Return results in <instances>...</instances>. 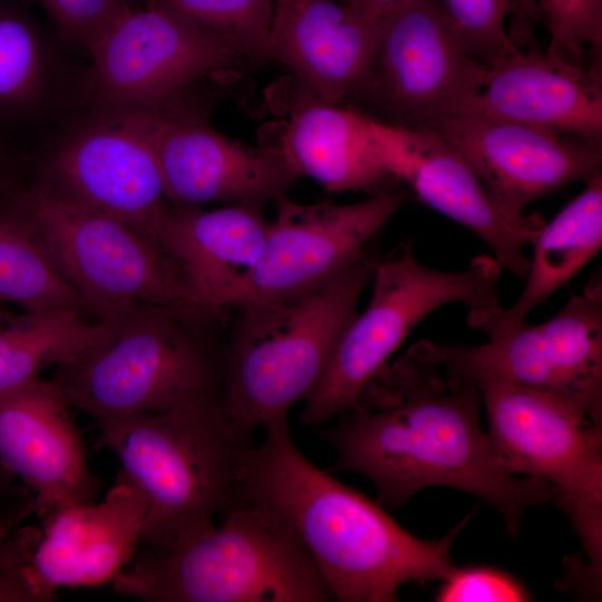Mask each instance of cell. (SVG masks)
<instances>
[{"label": "cell", "instance_id": "6da1fadb", "mask_svg": "<svg viewBox=\"0 0 602 602\" xmlns=\"http://www.w3.org/2000/svg\"><path fill=\"white\" fill-rule=\"evenodd\" d=\"M480 404L477 382L453 379L408 349L318 436L336 450L332 469L370 479L383 507L397 509L427 487H452L495 508L517 535L525 512L552 499L553 489L501 464L480 427Z\"/></svg>", "mask_w": 602, "mask_h": 602}, {"label": "cell", "instance_id": "7a4b0ae2", "mask_svg": "<svg viewBox=\"0 0 602 602\" xmlns=\"http://www.w3.org/2000/svg\"><path fill=\"white\" fill-rule=\"evenodd\" d=\"M263 427L262 443L242 450L236 492L300 538L334 600L397 601L402 584L446 581L457 569L449 552L469 516L443 538L420 540L378 502L305 458L291 437L288 416Z\"/></svg>", "mask_w": 602, "mask_h": 602}, {"label": "cell", "instance_id": "3957f363", "mask_svg": "<svg viewBox=\"0 0 602 602\" xmlns=\"http://www.w3.org/2000/svg\"><path fill=\"white\" fill-rule=\"evenodd\" d=\"M100 445L119 458L146 512L139 545L167 554L213 531L232 503L243 448L251 443L224 401L138 414L98 426Z\"/></svg>", "mask_w": 602, "mask_h": 602}, {"label": "cell", "instance_id": "277c9868", "mask_svg": "<svg viewBox=\"0 0 602 602\" xmlns=\"http://www.w3.org/2000/svg\"><path fill=\"white\" fill-rule=\"evenodd\" d=\"M101 319L103 334L52 377L69 405L98 426L223 400V355L195 328L198 321L146 302Z\"/></svg>", "mask_w": 602, "mask_h": 602}, {"label": "cell", "instance_id": "5b68a950", "mask_svg": "<svg viewBox=\"0 0 602 602\" xmlns=\"http://www.w3.org/2000/svg\"><path fill=\"white\" fill-rule=\"evenodd\" d=\"M207 534L167 553L138 545L113 579L146 602H323L334 596L300 538L237 492Z\"/></svg>", "mask_w": 602, "mask_h": 602}, {"label": "cell", "instance_id": "8992f818", "mask_svg": "<svg viewBox=\"0 0 602 602\" xmlns=\"http://www.w3.org/2000/svg\"><path fill=\"white\" fill-rule=\"evenodd\" d=\"M377 260L363 254L321 289L284 302L236 308L240 317L223 353V401L247 439L269 420L288 416L320 381Z\"/></svg>", "mask_w": 602, "mask_h": 602}, {"label": "cell", "instance_id": "52a82bcc", "mask_svg": "<svg viewBox=\"0 0 602 602\" xmlns=\"http://www.w3.org/2000/svg\"><path fill=\"white\" fill-rule=\"evenodd\" d=\"M501 270L489 255L474 258L460 271L431 269L417 260L411 239L377 260L370 301L341 334L320 381L305 398L301 421L318 426L356 408L373 376L412 329L439 307L463 304L468 324L480 329L501 307Z\"/></svg>", "mask_w": 602, "mask_h": 602}, {"label": "cell", "instance_id": "ba28073f", "mask_svg": "<svg viewBox=\"0 0 602 602\" xmlns=\"http://www.w3.org/2000/svg\"><path fill=\"white\" fill-rule=\"evenodd\" d=\"M0 194L96 319L134 302L161 305L198 322L211 319L171 259L127 223L35 183L19 188L10 183Z\"/></svg>", "mask_w": 602, "mask_h": 602}, {"label": "cell", "instance_id": "9c48e42d", "mask_svg": "<svg viewBox=\"0 0 602 602\" xmlns=\"http://www.w3.org/2000/svg\"><path fill=\"white\" fill-rule=\"evenodd\" d=\"M478 386L498 460L512 474L551 485L552 499L570 517L589 560L575 584L596 595L602 570L601 424L518 385L487 379Z\"/></svg>", "mask_w": 602, "mask_h": 602}, {"label": "cell", "instance_id": "30bf717a", "mask_svg": "<svg viewBox=\"0 0 602 602\" xmlns=\"http://www.w3.org/2000/svg\"><path fill=\"white\" fill-rule=\"evenodd\" d=\"M409 350L450 378L504 380L557 398L602 423V289L573 295L536 326L478 346L423 340Z\"/></svg>", "mask_w": 602, "mask_h": 602}, {"label": "cell", "instance_id": "8fae6325", "mask_svg": "<svg viewBox=\"0 0 602 602\" xmlns=\"http://www.w3.org/2000/svg\"><path fill=\"white\" fill-rule=\"evenodd\" d=\"M87 103L100 113L169 111L191 85L245 52L162 10L129 8L88 52Z\"/></svg>", "mask_w": 602, "mask_h": 602}, {"label": "cell", "instance_id": "7c38bea8", "mask_svg": "<svg viewBox=\"0 0 602 602\" xmlns=\"http://www.w3.org/2000/svg\"><path fill=\"white\" fill-rule=\"evenodd\" d=\"M486 66L465 50L438 0H412L380 21L369 86L400 126L438 132L476 101Z\"/></svg>", "mask_w": 602, "mask_h": 602}, {"label": "cell", "instance_id": "4fadbf2b", "mask_svg": "<svg viewBox=\"0 0 602 602\" xmlns=\"http://www.w3.org/2000/svg\"><path fill=\"white\" fill-rule=\"evenodd\" d=\"M408 200L409 193L392 188L355 204H303L278 196L275 219L233 309L295 300L327 285L365 254L367 243Z\"/></svg>", "mask_w": 602, "mask_h": 602}, {"label": "cell", "instance_id": "5bb4252c", "mask_svg": "<svg viewBox=\"0 0 602 602\" xmlns=\"http://www.w3.org/2000/svg\"><path fill=\"white\" fill-rule=\"evenodd\" d=\"M35 184L114 216L155 243L166 205L163 177L146 140L114 115L89 110L72 117Z\"/></svg>", "mask_w": 602, "mask_h": 602}, {"label": "cell", "instance_id": "9a60e30c", "mask_svg": "<svg viewBox=\"0 0 602 602\" xmlns=\"http://www.w3.org/2000/svg\"><path fill=\"white\" fill-rule=\"evenodd\" d=\"M106 114L146 140L157 161L166 198L177 205L264 203L285 194L300 177L280 147L245 146L182 113Z\"/></svg>", "mask_w": 602, "mask_h": 602}, {"label": "cell", "instance_id": "2e32d148", "mask_svg": "<svg viewBox=\"0 0 602 602\" xmlns=\"http://www.w3.org/2000/svg\"><path fill=\"white\" fill-rule=\"evenodd\" d=\"M437 133L511 220L523 219L532 201L601 173V145L491 116L475 103Z\"/></svg>", "mask_w": 602, "mask_h": 602}, {"label": "cell", "instance_id": "e0dca14e", "mask_svg": "<svg viewBox=\"0 0 602 602\" xmlns=\"http://www.w3.org/2000/svg\"><path fill=\"white\" fill-rule=\"evenodd\" d=\"M382 162L395 178L408 183L424 203L479 236L502 269L525 279L531 244L545 224L538 214L521 220L505 216L479 179L438 133L372 119Z\"/></svg>", "mask_w": 602, "mask_h": 602}, {"label": "cell", "instance_id": "ac0fdd59", "mask_svg": "<svg viewBox=\"0 0 602 602\" xmlns=\"http://www.w3.org/2000/svg\"><path fill=\"white\" fill-rule=\"evenodd\" d=\"M71 408L54 379L0 395V460L31 492L40 517L94 503L101 489Z\"/></svg>", "mask_w": 602, "mask_h": 602}, {"label": "cell", "instance_id": "d6986e66", "mask_svg": "<svg viewBox=\"0 0 602 602\" xmlns=\"http://www.w3.org/2000/svg\"><path fill=\"white\" fill-rule=\"evenodd\" d=\"M146 506L123 473L101 502L69 505L43 516L29 569L37 590L50 602L61 586H93L113 579L138 545Z\"/></svg>", "mask_w": 602, "mask_h": 602}, {"label": "cell", "instance_id": "ffe728a7", "mask_svg": "<svg viewBox=\"0 0 602 602\" xmlns=\"http://www.w3.org/2000/svg\"><path fill=\"white\" fill-rule=\"evenodd\" d=\"M269 225L261 202L211 211L165 205L155 243L178 270L196 305L211 319H220L233 309Z\"/></svg>", "mask_w": 602, "mask_h": 602}, {"label": "cell", "instance_id": "44dd1931", "mask_svg": "<svg viewBox=\"0 0 602 602\" xmlns=\"http://www.w3.org/2000/svg\"><path fill=\"white\" fill-rule=\"evenodd\" d=\"M379 30V21L344 2L273 0L270 58L313 96L337 104L367 86Z\"/></svg>", "mask_w": 602, "mask_h": 602}, {"label": "cell", "instance_id": "7402d4cb", "mask_svg": "<svg viewBox=\"0 0 602 602\" xmlns=\"http://www.w3.org/2000/svg\"><path fill=\"white\" fill-rule=\"evenodd\" d=\"M601 85L596 67L518 49L486 67L475 106L494 117L601 145Z\"/></svg>", "mask_w": 602, "mask_h": 602}, {"label": "cell", "instance_id": "603a6c76", "mask_svg": "<svg viewBox=\"0 0 602 602\" xmlns=\"http://www.w3.org/2000/svg\"><path fill=\"white\" fill-rule=\"evenodd\" d=\"M87 101L79 75L23 0H0V137Z\"/></svg>", "mask_w": 602, "mask_h": 602}, {"label": "cell", "instance_id": "cb8c5ba5", "mask_svg": "<svg viewBox=\"0 0 602 602\" xmlns=\"http://www.w3.org/2000/svg\"><path fill=\"white\" fill-rule=\"evenodd\" d=\"M280 148L299 176L334 192L391 188L372 119L313 96L298 84Z\"/></svg>", "mask_w": 602, "mask_h": 602}, {"label": "cell", "instance_id": "d4e9b609", "mask_svg": "<svg viewBox=\"0 0 602 602\" xmlns=\"http://www.w3.org/2000/svg\"><path fill=\"white\" fill-rule=\"evenodd\" d=\"M533 242L526 284L514 304L499 307L483 324L489 340L507 337L526 323L530 312L566 285L601 250L602 175L589 179Z\"/></svg>", "mask_w": 602, "mask_h": 602}, {"label": "cell", "instance_id": "484cf974", "mask_svg": "<svg viewBox=\"0 0 602 602\" xmlns=\"http://www.w3.org/2000/svg\"><path fill=\"white\" fill-rule=\"evenodd\" d=\"M85 311L60 309L23 312L0 320V395L32 379L50 366L72 359L105 331V319L89 321Z\"/></svg>", "mask_w": 602, "mask_h": 602}, {"label": "cell", "instance_id": "4316f807", "mask_svg": "<svg viewBox=\"0 0 602 602\" xmlns=\"http://www.w3.org/2000/svg\"><path fill=\"white\" fill-rule=\"evenodd\" d=\"M23 312L79 309L84 303L0 197V302Z\"/></svg>", "mask_w": 602, "mask_h": 602}, {"label": "cell", "instance_id": "83f0119b", "mask_svg": "<svg viewBox=\"0 0 602 602\" xmlns=\"http://www.w3.org/2000/svg\"><path fill=\"white\" fill-rule=\"evenodd\" d=\"M147 6L226 38L250 59H271L273 0H148Z\"/></svg>", "mask_w": 602, "mask_h": 602}, {"label": "cell", "instance_id": "f1b7e54d", "mask_svg": "<svg viewBox=\"0 0 602 602\" xmlns=\"http://www.w3.org/2000/svg\"><path fill=\"white\" fill-rule=\"evenodd\" d=\"M514 0H443L460 42L468 55L489 67L518 48L505 30V17Z\"/></svg>", "mask_w": 602, "mask_h": 602}, {"label": "cell", "instance_id": "f546056e", "mask_svg": "<svg viewBox=\"0 0 602 602\" xmlns=\"http://www.w3.org/2000/svg\"><path fill=\"white\" fill-rule=\"evenodd\" d=\"M551 35L548 52L583 66L589 46L602 47V0H536Z\"/></svg>", "mask_w": 602, "mask_h": 602}, {"label": "cell", "instance_id": "4dcf8cb0", "mask_svg": "<svg viewBox=\"0 0 602 602\" xmlns=\"http://www.w3.org/2000/svg\"><path fill=\"white\" fill-rule=\"evenodd\" d=\"M59 37L87 52L130 7L127 0H37Z\"/></svg>", "mask_w": 602, "mask_h": 602}, {"label": "cell", "instance_id": "1f68e13d", "mask_svg": "<svg viewBox=\"0 0 602 602\" xmlns=\"http://www.w3.org/2000/svg\"><path fill=\"white\" fill-rule=\"evenodd\" d=\"M40 528L0 520V602H48L30 576L31 552Z\"/></svg>", "mask_w": 602, "mask_h": 602}, {"label": "cell", "instance_id": "d6a6232c", "mask_svg": "<svg viewBox=\"0 0 602 602\" xmlns=\"http://www.w3.org/2000/svg\"><path fill=\"white\" fill-rule=\"evenodd\" d=\"M436 595L439 602L531 601L528 590L506 572L486 566L456 569Z\"/></svg>", "mask_w": 602, "mask_h": 602}, {"label": "cell", "instance_id": "836d02e7", "mask_svg": "<svg viewBox=\"0 0 602 602\" xmlns=\"http://www.w3.org/2000/svg\"><path fill=\"white\" fill-rule=\"evenodd\" d=\"M35 508L31 492L0 460V520L21 525Z\"/></svg>", "mask_w": 602, "mask_h": 602}, {"label": "cell", "instance_id": "e575fe53", "mask_svg": "<svg viewBox=\"0 0 602 602\" xmlns=\"http://www.w3.org/2000/svg\"><path fill=\"white\" fill-rule=\"evenodd\" d=\"M410 1L412 0H343L344 3L379 22Z\"/></svg>", "mask_w": 602, "mask_h": 602}, {"label": "cell", "instance_id": "d590c367", "mask_svg": "<svg viewBox=\"0 0 602 602\" xmlns=\"http://www.w3.org/2000/svg\"><path fill=\"white\" fill-rule=\"evenodd\" d=\"M9 159V149L6 140L0 137V186L9 183L6 177L7 164Z\"/></svg>", "mask_w": 602, "mask_h": 602}, {"label": "cell", "instance_id": "8d00e7d4", "mask_svg": "<svg viewBox=\"0 0 602 602\" xmlns=\"http://www.w3.org/2000/svg\"><path fill=\"white\" fill-rule=\"evenodd\" d=\"M7 313L2 309V303L0 302V320L6 315Z\"/></svg>", "mask_w": 602, "mask_h": 602}]
</instances>
